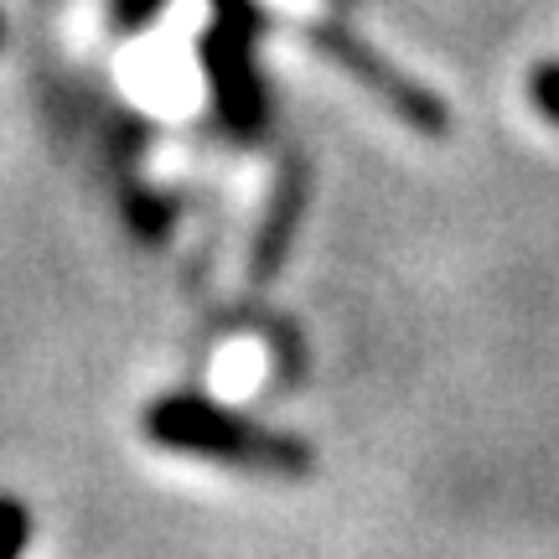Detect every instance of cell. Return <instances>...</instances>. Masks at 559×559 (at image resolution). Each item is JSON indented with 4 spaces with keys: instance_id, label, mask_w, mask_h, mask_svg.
<instances>
[{
    "instance_id": "cell-11",
    "label": "cell",
    "mask_w": 559,
    "mask_h": 559,
    "mask_svg": "<svg viewBox=\"0 0 559 559\" xmlns=\"http://www.w3.org/2000/svg\"><path fill=\"white\" fill-rule=\"evenodd\" d=\"M332 5H353V0H332Z\"/></svg>"
},
{
    "instance_id": "cell-4",
    "label": "cell",
    "mask_w": 559,
    "mask_h": 559,
    "mask_svg": "<svg viewBox=\"0 0 559 559\" xmlns=\"http://www.w3.org/2000/svg\"><path fill=\"white\" fill-rule=\"evenodd\" d=\"M306 202H311V171H306L300 156H290L275 171V187L264 198L260 228L249 239V280L254 285H275V275L285 270L290 249H296L300 218H306Z\"/></svg>"
},
{
    "instance_id": "cell-5",
    "label": "cell",
    "mask_w": 559,
    "mask_h": 559,
    "mask_svg": "<svg viewBox=\"0 0 559 559\" xmlns=\"http://www.w3.org/2000/svg\"><path fill=\"white\" fill-rule=\"evenodd\" d=\"M124 213H130V223H135V234L140 239H151V243H160V239H171V218H177V207L166 198H156V192H130L124 198Z\"/></svg>"
},
{
    "instance_id": "cell-1",
    "label": "cell",
    "mask_w": 559,
    "mask_h": 559,
    "mask_svg": "<svg viewBox=\"0 0 559 559\" xmlns=\"http://www.w3.org/2000/svg\"><path fill=\"white\" fill-rule=\"evenodd\" d=\"M140 430L151 445L171 451V456L213 461V466H234V472H254V477L275 481H306L317 466V451L300 436L275 430L234 404L207 400L198 389L156 394L140 415Z\"/></svg>"
},
{
    "instance_id": "cell-6",
    "label": "cell",
    "mask_w": 559,
    "mask_h": 559,
    "mask_svg": "<svg viewBox=\"0 0 559 559\" xmlns=\"http://www.w3.org/2000/svg\"><path fill=\"white\" fill-rule=\"evenodd\" d=\"M166 5L171 0H109L104 11H109V32L115 37H140V32H151L160 16H166Z\"/></svg>"
},
{
    "instance_id": "cell-9",
    "label": "cell",
    "mask_w": 559,
    "mask_h": 559,
    "mask_svg": "<svg viewBox=\"0 0 559 559\" xmlns=\"http://www.w3.org/2000/svg\"><path fill=\"white\" fill-rule=\"evenodd\" d=\"M207 11H213V21L239 26L249 37H264V32H270V11H264L260 0H207Z\"/></svg>"
},
{
    "instance_id": "cell-7",
    "label": "cell",
    "mask_w": 559,
    "mask_h": 559,
    "mask_svg": "<svg viewBox=\"0 0 559 559\" xmlns=\"http://www.w3.org/2000/svg\"><path fill=\"white\" fill-rule=\"evenodd\" d=\"M26 544H32V508L0 492V559H21Z\"/></svg>"
},
{
    "instance_id": "cell-8",
    "label": "cell",
    "mask_w": 559,
    "mask_h": 559,
    "mask_svg": "<svg viewBox=\"0 0 559 559\" xmlns=\"http://www.w3.org/2000/svg\"><path fill=\"white\" fill-rule=\"evenodd\" d=\"M528 104L539 109V120H549L559 130V58L528 68Z\"/></svg>"
},
{
    "instance_id": "cell-3",
    "label": "cell",
    "mask_w": 559,
    "mask_h": 559,
    "mask_svg": "<svg viewBox=\"0 0 559 559\" xmlns=\"http://www.w3.org/2000/svg\"><path fill=\"white\" fill-rule=\"evenodd\" d=\"M198 62L223 135L239 140V145H254V140L270 135L275 94H270V79L260 68V37H249L239 26H223V21H207L198 37Z\"/></svg>"
},
{
    "instance_id": "cell-10",
    "label": "cell",
    "mask_w": 559,
    "mask_h": 559,
    "mask_svg": "<svg viewBox=\"0 0 559 559\" xmlns=\"http://www.w3.org/2000/svg\"><path fill=\"white\" fill-rule=\"evenodd\" d=\"M0 41H5V16H0Z\"/></svg>"
},
{
    "instance_id": "cell-2",
    "label": "cell",
    "mask_w": 559,
    "mask_h": 559,
    "mask_svg": "<svg viewBox=\"0 0 559 559\" xmlns=\"http://www.w3.org/2000/svg\"><path fill=\"white\" fill-rule=\"evenodd\" d=\"M300 37H306V47H311L321 62H332L342 79L358 83L379 109H389L404 130L430 135V140L451 135V109H445V99H440L425 79L404 73L400 62L389 58L383 47H373L358 26H347V21H337V16H317L300 26Z\"/></svg>"
}]
</instances>
